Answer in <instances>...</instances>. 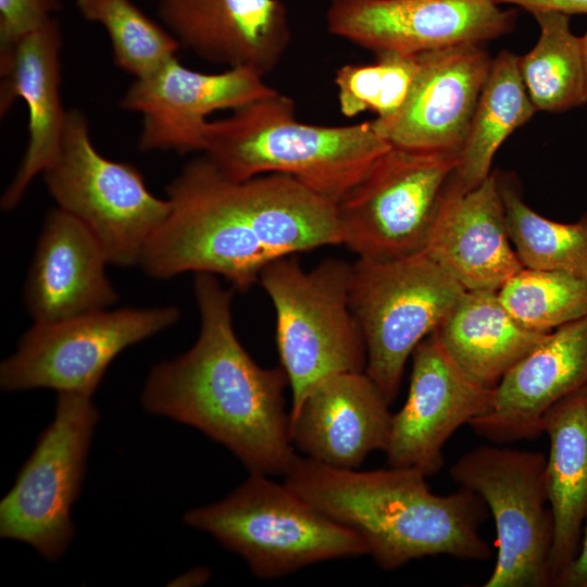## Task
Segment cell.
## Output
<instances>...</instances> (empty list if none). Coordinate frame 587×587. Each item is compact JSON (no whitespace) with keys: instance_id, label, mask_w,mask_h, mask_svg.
I'll list each match as a JSON object with an SVG mask.
<instances>
[{"instance_id":"1","label":"cell","mask_w":587,"mask_h":587,"mask_svg":"<svg viewBox=\"0 0 587 587\" xmlns=\"http://www.w3.org/2000/svg\"><path fill=\"white\" fill-rule=\"evenodd\" d=\"M166 195L170 213L139 263L153 278L205 273L245 291L280 258L341 243L336 203L286 174L233 180L204 154Z\"/></svg>"},{"instance_id":"2","label":"cell","mask_w":587,"mask_h":587,"mask_svg":"<svg viewBox=\"0 0 587 587\" xmlns=\"http://www.w3.org/2000/svg\"><path fill=\"white\" fill-rule=\"evenodd\" d=\"M193 290L199 336L186 353L151 369L142 407L201 430L250 473L286 475L298 459L285 411L286 373L259 366L245 350L233 325V294L215 275L196 274Z\"/></svg>"},{"instance_id":"3","label":"cell","mask_w":587,"mask_h":587,"mask_svg":"<svg viewBox=\"0 0 587 587\" xmlns=\"http://www.w3.org/2000/svg\"><path fill=\"white\" fill-rule=\"evenodd\" d=\"M285 476L298 496L359 534L383 570L439 554L465 560L491 555L479 534L488 511L482 497L464 487L436 495L419 469L357 471L298 457Z\"/></svg>"},{"instance_id":"4","label":"cell","mask_w":587,"mask_h":587,"mask_svg":"<svg viewBox=\"0 0 587 587\" xmlns=\"http://www.w3.org/2000/svg\"><path fill=\"white\" fill-rule=\"evenodd\" d=\"M295 112L280 92L237 108L208 123L203 152L233 180L286 174L337 204L391 148L372 122L312 125Z\"/></svg>"},{"instance_id":"5","label":"cell","mask_w":587,"mask_h":587,"mask_svg":"<svg viewBox=\"0 0 587 587\" xmlns=\"http://www.w3.org/2000/svg\"><path fill=\"white\" fill-rule=\"evenodd\" d=\"M184 522L238 553L263 579L326 560L367 554L359 534L265 474L250 473L223 500L188 511Z\"/></svg>"},{"instance_id":"6","label":"cell","mask_w":587,"mask_h":587,"mask_svg":"<svg viewBox=\"0 0 587 587\" xmlns=\"http://www.w3.org/2000/svg\"><path fill=\"white\" fill-rule=\"evenodd\" d=\"M351 270L325 259L305 271L289 255L260 275L275 310L277 349L292 395L289 416L321 380L365 371V342L350 305Z\"/></svg>"},{"instance_id":"7","label":"cell","mask_w":587,"mask_h":587,"mask_svg":"<svg viewBox=\"0 0 587 587\" xmlns=\"http://www.w3.org/2000/svg\"><path fill=\"white\" fill-rule=\"evenodd\" d=\"M465 289L425 252L375 261L359 258L351 270L350 305L365 348V374L390 404L405 363Z\"/></svg>"},{"instance_id":"8","label":"cell","mask_w":587,"mask_h":587,"mask_svg":"<svg viewBox=\"0 0 587 587\" xmlns=\"http://www.w3.org/2000/svg\"><path fill=\"white\" fill-rule=\"evenodd\" d=\"M42 174L58 208L82 222L117 266L140 263L171 210L168 199L152 195L134 165L109 160L95 148L88 121L75 108L67 110L59 151Z\"/></svg>"},{"instance_id":"9","label":"cell","mask_w":587,"mask_h":587,"mask_svg":"<svg viewBox=\"0 0 587 587\" xmlns=\"http://www.w3.org/2000/svg\"><path fill=\"white\" fill-rule=\"evenodd\" d=\"M459 153L391 146L336 204L341 243L375 261L422 252Z\"/></svg>"},{"instance_id":"10","label":"cell","mask_w":587,"mask_h":587,"mask_svg":"<svg viewBox=\"0 0 587 587\" xmlns=\"http://www.w3.org/2000/svg\"><path fill=\"white\" fill-rule=\"evenodd\" d=\"M539 451L483 445L463 453L450 476L482 497L497 532V559L485 587L550 586L554 523Z\"/></svg>"},{"instance_id":"11","label":"cell","mask_w":587,"mask_h":587,"mask_svg":"<svg viewBox=\"0 0 587 587\" xmlns=\"http://www.w3.org/2000/svg\"><path fill=\"white\" fill-rule=\"evenodd\" d=\"M99 413L91 397L58 392L52 422L0 502V537L25 542L54 561L71 544V509L79 495Z\"/></svg>"},{"instance_id":"12","label":"cell","mask_w":587,"mask_h":587,"mask_svg":"<svg viewBox=\"0 0 587 587\" xmlns=\"http://www.w3.org/2000/svg\"><path fill=\"white\" fill-rule=\"evenodd\" d=\"M174 305L101 310L35 323L0 366L5 391L50 388L92 397L105 370L124 349L174 325Z\"/></svg>"},{"instance_id":"13","label":"cell","mask_w":587,"mask_h":587,"mask_svg":"<svg viewBox=\"0 0 587 587\" xmlns=\"http://www.w3.org/2000/svg\"><path fill=\"white\" fill-rule=\"evenodd\" d=\"M515 11L494 0H330L327 30L363 49L421 54L484 43L513 30Z\"/></svg>"},{"instance_id":"14","label":"cell","mask_w":587,"mask_h":587,"mask_svg":"<svg viewBox=\"0 0 587 587\" xmlns=\"http://www.w3.org/2000/svg\"><path fill=\"white\" fill-rule=\"evenodd\" d=\"M277 92L253 68L202 73L185 67L175 57L153 73L135 78L120 104L141 116V151L186 153L204 150L211 113L233 111Z\"/></svg>"},{"instance_id":"15","label":"cell","mask_w":587,"mask_h":587,"mask_svg":"<svg viewBox=\"0 0 587 587\" xmlns=\"http://www.w3.org/2000/svg\"><path fill=\"white\" fill-rule=\"evenodd\" d=\"M412 359L409 394L391 415L385 452L389 465L430 476L444 465L446 441L489 408L495 388L470 378L434 333L417 345Z\"/></svg>"},{"instance_id":"16","label":"cell","mask_w":587,"mask_h":587,"mask_svg":"<svg viewBox=\"0 0 587 587\" xmlns=\"http://www.w3.org/2000/svg\"><path fill=\"white\" fill-rule=\"evenodd\" d=\"M419 61L402 107L372 125L392 147L460 152L492 59L483 43H463L421 53Z\"/></svg>"},{"instance_id":"17","label":"cell","mask_w":587,"mask_h":587,"mask_svg":"<svg viewBox=\"0 0 587 587\" xmlns=\"http://www.w3.org/2000/svg\"><path fill=\"white\" fill-rule=\"evenodd\" d=\"M587 384V315L550 332L502 377L469 425L494 444L532 439L546 412Z\"/></svg>"},{"instance_id":"18","label":"cell","mask_w":587,"mask_h":587,"mask_svg":"<svg viewBox=\"0 0 587 587\" xmlns=\"http://www.w3.org/2000/svg\"><path fill=\"white\" fill-rule=\"evenodd\" d=\"M158 16L198 58L262 75L277 66L291 40L280 0H158Z\"/></svg>"},{"instance_id":"19","label":"cell","mask_w":587,"mask_h":587,"mask_svg":"<svg viewBox=\"0 0 587 587\" xmlns=\"http://www.w3.org/2000/svg\"><path fill=\"white\" fill-rule=\"evenodd\" d=\"M62 35L57 17L0 48V114L17 98L28 111V142L21 164L4 190L0 205L13 210L34 178L54 160L63 137L67 110L61 102Z\"/></svg>"},{"instance_id":"20","label":"cell","mask_w":587,"mask_h":587,"mask_svg":"<svg viewBox=\"0 0 587 587\" xmlns=\"http://www.w3.org/2000/svg\"><path fill=\"white\" fill-rule=\"evenodd\" d=\"M423 252L465 290L498 291L524 267L508 233L496 173L463 193L446 185Z\"/></svg>"},{"instance_id":"21","label":"cell","mask_w":587,"mask_h":587,"mask_svg":"<svg viewBox=\"0 0 587 587\" xmlns=\"http://www.w3.org/2000/svg\"><path fill=\"white\" fill-rule=\"evenodd\" d=\"M365 372L335 374L316 384L289 416L294 446L323 464L353 470L385 451L391 414Z\"/></svg>"},{"instance_id":"22","label":"cell","mask_w":587,"mask_h":587,"mask_svg":"<svg viewBox=\"0 0 587 587\" xmlns=\"http://www.w3.org/2000/svg\"><path fill=\"white\" fill-rule=\"evenodd\" d=\"M103 249L76 217L51 210L43 223L24 289L35 323L105 310L118 299L105 274Z\"/></svg>"},{"instance_id":"23","label":"cell","mask_w":587,"mask_h":587,"mask_svg":"<svg viewBox=\"0 0 587 587\" xmlns=\"http://www.w3.org/2000/svg\"><path fill=\"white\" fill-rule=\"evenodd\" d=\"M541 430L549 438L545 479L554 535L550 586L576 555L587 519V384L554 403Z\"/></svg>"},{"instance_id":"24","label":"cell","mask_w":587,"mask_h":587,"mask_svg":"<svg viewBox=\"0 0 587 587\" xmlns=\"http://www.w3.org/2000/svg\"><path fill=\"white\" fill-rule=\"evenodd\" d=\"M433 333L461 370L487 388L549 334L521 325L497 291L487 290H465Z\"/></svg>"},{"instance_id":"25","label":"cell","mask_w":587,"mask_h":587,"mask_svg":"<svg viewBox=\"0 0 587 587\" xmlns=\"http://www.w3.org/2000/svg\"><path fill=\"white\" fill-rule=\"evenodd\" d=\"M536 111L520 74L519 57L507 50L500 51L492 59L447 188L463 193L480 185L491 174V163L500 146Z\"/></svg>"},{"instance_id":"26","label":"cell","mask_w":587,"mask_h":587,"mask_svg":"<svg viewBox=\"0 0 587 587\" xmlns=\"http://www.w3.org/2000/svg\"><path fill=\"white\" fill-rule=\"evenodd\" d=\"M539 37L530 51L519 57L525 89L537 111L563 112L587 102L580 39L570 28L571 15L530 12Z\"/></svg>"},{"instance_id":"27","label":"cell","mask_w":587,"mask_h":587,"mask_svg":"<svg viewBox=\"0 0 587 587\" xmlns=\"http://www.w3.org/2000/svg\"><path fill=\"white\" fill-rule=\"evenodd\" d=\"M497 177L508 233L523 266L587 278V212L573 223L549 220L525 203L512 180Z\"/></svg>"},{"instance_id":"28","label":"cell","mask_w":587,"mask_h":587,"mask_svg":"<svg viewBox=\"0 0 587 587\" xmlns=\"http://www.w3.org/2000/svg\"><path fill=\"white\" fill-rule=\"evenodd\" d=\"M79 14L101 25L110 39L116 66L145 77L176 57L180 45L132 0H77Z\"/></svg>"},{"instance_id":"29","label":"cell","mask_w":587,"mask_h":587,"mask_svg":"<svg viewBox=\"0 0 587 587\" xmlns=\"http://www.w3.org/2000/svg\"><path fill=\"white\" fill-rule=\"evenodd\" d=\"M524 327L550 333L587 315V278L566 272L523 267L497 291Z\"/></svg>"},{"instance_id":"30","label":"cell","mask_w":587,"mask_h":587,"mask_svg":"<svg viewBox=\"0 0 587 587\" xmlns=\"http://www.w3.org/2000/svg\"><path fill=\"white\" fill-rule=\"evenodd\" d=\"M372 64H346L335 85L340 112L355 116L365 111L377 118L394 115L404 103L420 67L419 54L382 52Z\"/></svg>"},{"instance_id":"31","label":"cell","mask_w":587,"mask_h":587,"mask_svg":"<svg viewBox=\"0 0 587 587\" xmlns=\"http://www.w3.org/2000/svg\"><path fill=\"white\" fill-rule=\"evenodd\" d=\"M60 9V0H0V48L40 28Z\"/></svg>"},{"instance_id":"32","label":"cell","mask_w":587,"mask_h":587,"mask_svg":"<svg viewBox=\"0 0 587 587\" xmlns=\"http://www.w3.org/2000/svg\"><path fill=\"white\" fill-rule=\"evenodd\" d=\"M552 586L587 587V519L583 527L579 548L576 555L560 572Z\"/></svg>"},{"instance_id":"33","label":"cell","mask_w":587,"mask_h":587,"mask_svg":"<svg viewBox=\"0 0 587 587\" xmlns=\"http://www.w3.org/2000/svg\"><path fill=\"white\" fill-rule=\"evenodd\" d=\"M525 9L529 13L537 10H552L569 15L587 14V0H494Z\"/></svg>"},{"instance_id":"34","label":"cell","mask_w":587,"mask_h":587,"mask_svg":"<svg viewBox=\"0 0 587 587\" xmlns=\"http://www.w3.org/2000/svg\"><path fill=\"white\" fill-rule=\"evenodd\" d=\"M211 576L209 569L204 566L195 567L187 573L177 576L171 582V586H199L204 584Z\"/></svg>"},{"instance_id":"35","label":"cell","mask_w":587,"mask_h":587,"mask_svg":"<svg viewBox=\"0 0 587 587\" xmlns=\"http://www.w3.org/2000/svg\"><path fill=\"white\" fill-rule=\"evenodd\" d=\"M579 39H580L582 61H583V68H584V76H585V86H586V92H587V30L582 37H579Z\"/></svg>"}]
</instances>
